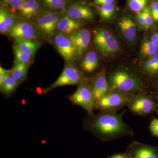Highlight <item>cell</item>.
Instances as JSON below:
<instances>
[{
  "instance_id": "cell-1",
  "label": "cell",
  "mask_w": 158,
  "mask_h": 158,
  "mask_svg": "<svg viewBox=\"0 0 158 158\" xmlns=\"http://www.w3.org/2000/svg\"><path fill=\"white\" fill-rule=\"evenodd\" d=\"M89 127L97 135L106 140L133 134L132 130L123 120L122 114L100 113L94 116Z\"/></svg>"
},
{
  "instance_id": "cell-2",
  "label": "cell",
  "mask_w": 158,
  "mask_h": 158,
  "mask_svg": "<svg viewBox=\"0 0 158 158\" xmlns=\"http://www.w3.org/2000/svg\"><path fill=\"white\" fill-rule=\"evenodd\" d=\"M109 85L113 90L128 94L139 91L143 88L140 78L124 70H117L110 74Z\"/></svg>"
},
{
  "instance_id": "cell-3",
  "label": "cell",
  "mask_w": 158,
  "mask_h": 158,
  "mask_svg": "<svg viewBox=\"0 0 158 158\" xmlns=\"http://www.w3.org/2000/svg\"><path fill=\"white\" fill-rule=\"evenodd\" d=\"M94 41L98 50L104 56L111 55L119 50L117 40L110 31L103 28H97L94 31Z\"/></svg>"
},
{
  "instance_id": "cell-4",
  "label": "cell",
  "mask_w": 158,
  "mask_h": 158,
  "mask_svg": "<svg viewBox=\"0 0 158 158\" xmlns=\"http://www.w3.org/2000/svg\"><path fill=\"white\" fill-rule=\"evenodd\" d=\"M69 99L74 104L78 105L86 110L90 115H93L95 101L91 87L87 83H82L79 85Z\"/></svg>"
},
{
  "instance_id": "cell-5",
  "label": "cell",
  "mask_w": 158,
  "mask_h": 158,
  "mask_svg": "<svg viewBox=\"0 0 158 158\" xmlns=\"http://www.w3.org/2000/svg\"><path fill=\"white\" fill-rule=\"evenodd\" d=\"M127 94L117 91L109 92L95 103V106L106 111L118 109L128 104L131 98Z\"/></svg>"
},
{
  "instance_id": "cell-6",
  "label": "cell",
  "mask_w": 158,
  "mask_h": 158,
  "mask_svg": "<svg viewBox=\"0 0 158 158\" xmlns=\"http://www.w3.org/2000/svg\"><path fill=\"white\" fill-rule=\"evenodd\" d=\"M58 13L48 12L40 14L34 19L32 23L40 34L52 36L56 31L58 22L60 18Z\"/></svg>"
},
{
  "instance_id": "cell-7",
  "label": "cell",
  "mask_w": 158,
  "mask_h": 158,
  "mask_svg": "<svg viewBox=\"0 0 158 158\" xmlns=\"http://www.w3.org/2000/svg\"><path fill=\"white\" fill-rule=\"evenodd\" d=\"M128 104L132 112L140 116H145L152 113L157 106L152 99L143 94L133 96Z\"/></svg>"
},
{
  "instance_id": "cell-8",
  "label": "cell",
  "mask_w": 158,
  "mask_h": 158,
  "mask_svg": "<svg viewBox=\"0 0 158 158\" xmlns=\"http://www.w3.org/2000/svg\"><path fill=\"white\" fill-rule=\"evenodd\" d=\"M81 75L80 71L73 65L68 64L65 65L60 76L53 84L44 90V92L48 91L66 85H73L78 84L81 81Z\"/></svg>"
},
{
  "instance_id": "cell-9",
  "label": "cell",
  "mask_w": 158,
  "mask_h": 158,
  "mask_svg": "<svg viewBox=\"0 0 158 158\" xmlns=\"http://www.w3.org/2000/svg\"><path fill=\"white\" fill-rule=\"evenodd\" d=\"M15 40L25 39L37 40L40 34L32 23L20 21L15 23L9 33Z\"/></svg>"
},
{
  "instance_id": "cell-10",
  "label": "cell",
  "mask_w": 158,
  "mask_h": 158,
  "mask_svg": "<svg viewBox=\"0 0 158 158\" xmlns=\"http://www.w3.org/2000/svg\"><path fill=\"white\" fill-rule=\"evenodd\" d=\"M54 42L59 53L66 62H73L78 56L76 50L68 36L57 33Z\"/></svg>"
},
{
  "instance_id": "cell-11",
  "label": "cell",
  "mask_w": 158,
  "mask_h": 158,
  "mask_svg": "<svg viewBox=\"0 0 158 158\" xmlns=\"http://www.w3.org/2000/svg\"><path fill=\"white\" fill-rule=\"evenodd\" d=\"M68 37L76 50L78 56L88 47L91 40V34L87 29H79Z\"/></svg>"
},
{
  "instance_id": "cell-12",
  "label": "cell",
  "mask_w": 158,
  "mask_h": 158,
  "mask_svg": "<svg viewBox=\"0 0 158 158\" xmlns=\"http://www.w3.org/2000/svg\"><path fill=\"white\" fill-rule=\"evenodd\" d=\"M118 28L123 39L129 43L132 44L137 37L135 23L131 18L125 16L118 20Z\"/></svg>"
},
{
  "instance_id": "cell-13",
  "label": "cell",
  "mask_w": 158,
  "mask_h": 158,
  "mask_svg": "<svg viewBox=\"0 0 158 158\" xmlns=\"http://www.w3.org/2000/svg\"><path fill=\"white\" fill-rule=\"evenodd\" d=\"M109 83L105 72L98 74L90 85L95 103L109 93Z\"/></svg>"
},
{
  "instance_id": "cell-14",
  "label": "cell",
  "mask_w": 158,
  "mask_h": 158,
  "mask_svg": "<svg viewBox=\"0 0 158 158\" xmlns=\"http://www.w3.org/2000/svg\"><path fill=\"white\" fill-rule=\"evenodd\" d=\"M17 10L23 18L30 19L40 14L42 7L38 0H27Z\"/></svg>"
},
{
  "instance_id": "cell-15",
  "label": "cell",
  "mask_w": 158,
  "mask_h": 158,
  "mask_svg": "<svg viewBox=\"0 0 158 158\" xmlns=\"http://www.w3.org/2000/svg\"><path fill=\"white\" fill-rule=\"evenodd\" d=\"M131 158H158V148L135 143L131 151Z\"/></svg>"
},
{
  "instance_id": "cell-16",
  "label": "cell",
  "mask_w": 158,
  "mask_h": 158,
  "mask_svg": "<svg viewBox=\"0 0 158 158\" xmlns=\"http://www.w3.org/2000/svg\"><path fill=\"white\" fill-rule=\"evenodd\" d=\"M66 15L72 19L80 20L91 19H93V12L87 6L74 4L69 6L66 11Z\"/></svg>"
},
{
  "instance_id": "cell-17",
  "label": "cell",
  "mask_w": 158,
  "mask_h": 158,
  "mask_svg": "<svg viewBox=\"0 0 158 158\" xmlns=\"http://www.w3.org/2000/svg\"><path fill=\"white\" fill-rule=\"evenodd\" d=\"M81 25L79 21L72 19L67 15H64L60 17L58 22L56 31L57 33L69 36L80 29Z\"/></svg>"
},
{
  "instance_id": "cell-18",
  "label": "cell",
  "mask_w": 158,
  "mask_h": 158,
  "mask_svg": "<svg viewBox=\"0 0 158 158\" xmlns=\"http://www.w3.org/2000/svg\"><path fill=\"white\" fill-rule=\"evenodd\" d=\"M15 41L20 49L32 58H34L40 46V42L37 40L17 39Z\"/></svg>"
},
{
  "instance_id": "cell-19",
  "label": "cell",
  "mask_w": 158,
  "mask_h": 158,
  "mask_svg": "<svg viewBox=\"0 0 158 158\" xmlns=\"http://www.w3.org/2000/svg\"><path fill=\"white\" fill-rule=\"evenodd\" d=\"M98 64V58L94 51H90L85 55L81 66L86 72L91 73L96 69Z\"/></svg>"
},
{
  "instance_id": "cell-20",
  "label": "cell",
  "mask_w": 158,
  "mask_h": 158,
  "mask_svg": "<svg viewBox=\"0 0 158 158\" xmlns=\"http://www.w3.org/2000/svg\"><path fill=\"white\" fill-rule=\"evenodd\" d=\"M30 64L16 62L11 69V75L13 79L19 82L26 78Z\"/></svg>"
},
{
  "instance_id": "cell-21",
  "label": "cell",
  "mask_w": 158,
  "mask_h": 158,
  "mask_svg": "<svg viewBox=\"0 0 158 158\" xmlns=\"http://www.w3.org/2000/svg\"><path fill=\"white\" fill-rule=\"evenodd\" d=\"M142 58L152 56L158 53V47L147 37H144L141 44L140 52Z\"/></svg>"
},
{
  "instance_id": "cell-22",
  "label": "cell",
  "mask_w": 158,
  "mask_h": 158,
  "mask_svg": "<svg viewBox=\"0 0 158 158\" xmlns=\"http://www.w3.org/2000/svg\"><path fill=\"white\" fill-rule=\"evenodd\" d=\"M142 70L149 75L158 73V53L144 61L141 65Z\"/></svg>"
},
{
  "instance_id": "cell-23",
  "label": "cell",
  "mask_w": 158,
  "mask_h": 158,
  "mask_svg": "<svg viewBox=\"0 0 158 158\" xmlns=\"http://www.w3.org/2000/svg\"><path fill=\"white\" fill-rule=\"evenodd\" d=\"M19 85V82L13 79L10 74L0 85L1 91L5 95H10L15 90Z\"/></svg>"
},
{
  "instance_id": "cell-24",
  "label": "cell",
  "mask_w": 158,
  "mask_h": 158,
  "mask_svg": "<svg viewBox=\"0 0 158 158\" xmlns=\"http://www.w3.org/2000/svg\"><path fill=\"white\" fill-rule=\"evenodd\" d=\"M115 9L116 7L113 4L102 5L99 9V14L103 19H110L114 15Z\"/></svg>"
},
{
  "instance_id": "cell-25",
  "label": "cell",
  "mask_w": 158,
  "mask_h": 158,
  "mask_svg": "<svg viewBox=\"0 0 158 158\" xmlns=\"http://www.w3.org/2000/svg\"><path fill=\"white\" fill-rule=\"evenodd\" d=\"M0 18L2 19L4 22L8 26L10 30L15 24V19L13 15L7 9L1 6L0 10Z\"/></svg>"
},
{
  "instance_id": "cell-26",
  "label": "cell",
  "mask_w": 158,
  "mask_h": 158,
  "mask_svg": "<svg viewBox=\"0 0 158 158\" xmlns=\"http://www.w3.org/2000/svg\"><path fill=\"white\" fill-rule=\"evenodd\" d=\"M148 0H128V6L131 11L138 13L144 10Z\"/></svg>"
},
{
  "instance_id": "cell-27",
  "label": "cell",
  "mask_w": 158,
  "mask_h": 158,
  "mask_svg": "<svg viewBox=\"0 0 158 158\" xmlns=\"http://www.w3.org/2000/svg\"><path fill=\"white\" fill-rule=\"evenodd\" d=\"M14 52L16 62L30 64L32 61L33 58L22 51L17 44L14 47Z\"/></svg>"
},
{
  "instance_id": "cell-28",
  "label": "cell",
  "mask_w": 158,
  "mask_h": 158,
  "mask_svg": "<svg viewBox=\"0 0 158 158\" xmlns=\"http://www.w3.org/2000/svg\"><path fill=\"white\" fill-rule=\"evenodd\" d=\"M44 5L49 8L57 10H62L66 6L65 0H42Z\"/></svg>"
},
{
  "instance_id": "cell-29",
  "label": "cell",
  "mask_w": 158,
  "mask_h": 158,
  "mask_svg": "<svg viewBox=\"0 0 158 158\" xmlns=\"http://www.w3.org/2000/svg\"><path fill=\"white\" fill-rule=\"evenodd\" d=\"M144 17L146 21V29L150 28L153 25L154 20L151 13L150 9L148 6H146L143 10Z\"/></svg>"
},
{
  "instance_id": "cell-30",
  "label": "cell",
  "mask_w": 158,
  "mask_h": 158,
  "mask_svg": "<svg viewBox=\"0 0 158 158\" xmlns=\"http://www.w3.org/2000/svg\"><path fill=\"white\" fill-rule=\"evenodd\" d=\"M27 0H4L5 2L13 9H19Z\"/></svg>"
},
{
  "instance_id": "cell-31",
  "label": "cell",
  "mask_w": 158,
  "mask_h": 158,
  "mask_svg": "<svg viewBox=\"0 0 158 158\" xmlns=\"http://www.w3.org/2000/svg\"><path fill=\"white\" fill-rule=\"evenodd\" d=\"M150 9L154 21L158 22V2L156 1L152 2Z\"/></svg>"
},
{
  "instance_id": "cell-32",
  "label": "cell",
  "mask_w": 158,
  "mask_h": 158,
  "mask_svg": "<svg viewBox=\"0 0 158 158\" xmlns=\"http://www.w3.org/2000/svg\"><path fill=\"white\" fill-rule=\"evenodd\" d=\"M150 130L153 135L158 138V118H155L151 122Z\"/></svg>"
},
{
  "instance_id": "cell-33",
  "label": "cell",
  "mask_w": 158,
  "mask_h": 158,
  "mask_svg": "<svg viewBox=\"0 0 158 158\" xmlns=\"http://www.w3.org/2000/svg\"><path fill=\"white\" fill-rule=\"evenodd\" d=\"M137 21H138V24L139 25L141 28L144 29V30H147L146 29V21H145V17H144L143 11L138 13Z\"/></svg>"
},
{
  "instance_id": "cell-34",
  "label": "cell",
  "mask_w": 158,
  "mask_h": 158,
  "mask_svg": "<svg viewBox=\"0 0 158 158\" xmlns=\"http://www.w3.org/2000/svg\"><path fill=\"white\" fill-rule=\"evenodd\" d=\"M10 74H11V69L10 70L6 69L1 66L0 67V85L2 84L5 79Z\"/></svg>"
},
{
  "instance_id": "cell-35",
  "label": "cell",
  "mask_w": 158,
  "mask_h": 158,
  "mask_svg": "<svg viewBox=\"0 0 158 158\" xmlns=\"http://www.w3.org/2000/svg\"><path fill=\"white\" fill-rule=\"evenodd\" d=\"M115 0H94V3L96 5H103L113 4Z\"/></svg>"
},
{
  "instance_id": "cell-36",
  "label": "cell",
  "mask_w": 158,
  "mask_h": 158,
  "mask_svg": "<svg viewBox=\"0 0 158 158\" xmlns=\"http://www.w3.org/2000/svg\"><path fill=\"white\" fill-rule=\"evenodd\" d=\"M151 40L158 47V33H155L151 36Z\"/></svg>"
},
{
  "instance_id": "cell-37",
  "label": "cell",
  "mask_w": 158,
  "mask_h": 158,
  "mask_svg": "<svg viewBox=\"0 0 158 158\" xmlns=\"http://www.w3.org/2000/svg\"><path fill=\"white\" fill-rule=\"evenodd\" d=\"M110 158H130V157L128 156L125 155L118 154L113 156Z\"/></svg>"
},
{
  "instance_id": "cell-38",
  "label": "cell",
  "mask_w": 158,
  "mask_h": 158,
  "mask_svg": "<svg viewBox=\"0 0 158 158\" xmlns=\"http://www.w3.org/2000/svg\"><path fill=\"white\" fill-rule=\"evenodd\" d=\"M157 113H158V110H157Z\"/></svg>"
},
{
  "instance_id": "cell-39",
  "label": "cell",
  "mask_w": 158,
  "mask_h": 158,
  "mask_svg": "<svg viewBox=\"0 0 158 158\" xmlns=\"http://www.w3.org/2000/svg\"><path fill=\"white\" fill-rule=\"evenodd\" d=\"M157 100H158V96H157Z\"/></svg>"
}]
</instances>
